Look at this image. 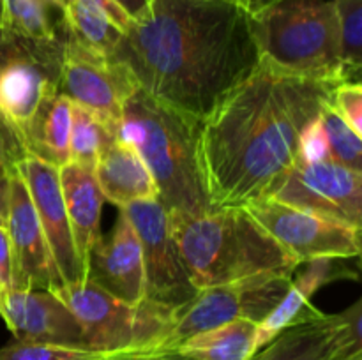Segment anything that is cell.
Here are the masks:
<instances>
[{"mask_svg": "<svg viewBox=\"0 0 362 360\" xmlns=\"http://www.w3.org/2000/svg\"><path fill=\"white\" fill-rule=\"evenodd\" d=\"M180 260L197 289L267 272L296 274L297 263L243 207L168 215Z\"/></svg>", "mask_w": 362, "mask_h": 360, "instance_id": "277c9868", "label": "cell"}, {"mask_svg": "<svg viewBox=\"0 0 362 360\" xmlns=\"http://www.w3.org/2000/svg\"><path fill=\"white\" fill-rule=\"evenodd\" d=\"M258 56L297 76L341 83L334 0H279L250 16Z\"/></svg>", "mask_w": 362, "mask_h": 360, "instance_id": "5b68a950", "label": "cell"}, {"mask_svg": "<svg viewBox=\"0 0 362 360\" xmlns=\"http://www.w3.org/2000/svg\"><path fill=\"white\" fill-rule=\"evenodd\" d=\"M336 83L257 64L202 120L198 162L212 207L262 200L296 164L303 131Z\"/></svg>", "mask_w": 362, "mask_h": 360, "instance_id": "6da1fadb", "label": "cell"}, {"mask_svg": "<svg viewBox=\"0 0 362 360\" xmlns=\"http://www.w3.org/2000/svg\"><path fill=\"white\" fill-rule=\"evenodd\" d=\"M7 235L13 251V289H57L60 279L27 186L14 166L7 175Z\"/></svg>", "mask_w": 362, "mask_h": 360, "instance_id": "5bb4252c", "label": "cell"}, {"mask_svg": "<svg viewBox=\"0 0 362 360\" xmlns=\"http://www.w3.org/2000/svg\"><path fill=\"white\" fill-rule=\"evenodd\" d=\"M94 173L105 200L119 208L133 201L158 200V186L144 159L131 145L117 138L103 148Z\"/></svg>", "mask_w": 362, "mask_h": 360, "instance_id": "ffe728a7", "label": "cell"}, {"mask_svg": "<svg viewBox=\"0 0 362 360\" xmlns=\"http://www.w3.org/2000/svg\"><path fill=\"white\" fill-rule=\"evenodd\" d=\"M101 360H191L179 349H145V352L112 353Z\"/></svg>", "mask_w": 362, "mask_h": 360, "instance_id": "d6a6232c", "label": "cell"}, {"mask_svg": "<svg viewBox=\"0 0 362 360\" xmlns=\"http://www.w3.org/2000/svg\"><path fill=\"white\" fill-rule=\"evenodd\" d=\"M69 2H71V0H60V4H62V6H67Z\"/></svg>", "mask_w": 362, "mask_h": 360, "instance_id": "ab89813d", "label": "cell"}, {"mask_svg": "<svg viewBox=\"0 0 362 360\" xmlns=\"http://www.w3.org/2000/svg\"><path fill=\"white\" fill-rule=\"evenodd\" d=\"M0 316L16 341L85 348L76 318L49 289H13L4 296Z\"/></svg>", "mask_w": 362, "mask_h": 360, "instance_id": "2e32d148", "label": "cell"}, {"mask_svg": "<svg viewBox=\"0 0 362 360\" xmlns=\"http://www.w3.org/2000/svg\"><path fill=\"white\" fill-rule=\"evenodd\" d=\"M53 292L76 318L85 348L105 353L168 349L173 307L147 299L131 306L90 279L59 286Z\"/></svg>", "mask_w": 362, "mask_h": 360, "instance_id": "8992f818", "label": "cell"}, {"mask_svg": "<svg viewBox=\"0 0 362 360\" xmlns=\"http://www.w3.org/2000/svg\"><path fill=\"white\" fill-rule=\"evenodd\" d=\"M329 104L362 136V85L361 81H341L331 92Z\"/></svg>", "mask_w": 362, "mask_h": 360, "instance_id": "f1b7e54d", "label": "cell"}, {"mask_svg": "<svg viewBox=\"0 0 362 360\" xmlns=\"http://www.w3.org/2000/svg\"><path fill=\"white\" fill-rule=\"evenodd\" d=\"M87 279L131 306H138L145 300L141 244L133 224L120 208L108 239L103 236L92 251Z\"/></svg>", "mask_w": 362, "mask_h": 360, "instance_id": "e0dca14e", "label": "cell"}, {"mask_svg": "<svg viewBox=\"0 0 362 360\" xmlns=\"http://www.w3.org/2000/svg\"><path fill=\"white\" fill-rule=\"evenodd\" d=\"M138 88L129 71L113 56L87 48L64 34L59 60V90L90 112L115 136L124 104Z\"/></svg>", "mask_w": 362, "mask_h": 360, "instance_id": "9c48e42d", "label": "cell"}, {"mask_svg": "<svg viewBox=\"0 0 362 360\" xmlns=\"http://www.w3.org/2000/svg\"><path fill=\"white\" fill-rule=\"evenodd\" d=\"M322 126L329 143V155L339 164L361 172L362 166V136L352 129L329 101L322 106Z\"/></svg>", "mask_w": 362, "mask_h": 360, "instance_id": "4316f807", "label": "cell"}, {"mask_svg": "<svg viewBox=\"0 0 362 360\" xmlns=\"http://www.w3.org/2000/svg\"><path fill=\"white\" fill-rule=\"evenodd\" d=\"M339 30L341 81H361L362 0H334Z\"/></svg>", "mask_w": 362, "mask_h": 360, "instance_id": "484cf974", "label": "cell"}, {"mask_svg": "<svg viewBox=\"0 0 362 360\" xmlns=\"http://www.w3.org/2000/svg\"><path fill=\"white\" fill-rule=\"evenodd\" d=\"M341 275H350V270H343L336 258H317V260L306 261V268L297 277L296 275L292 277V286L281 302L271 311V314L264 321L258 323L257 341H255L257 352L285 328L318 316L322 311L313 307L311 296L318 288Z\"/></svg>", "mask_w": 362, "mask_h": 360, "instance_id": "d6986e66", "label": "cell"}, {"mask_svg": "<svg viewBox=\"0 0 362 360\" xmlns=\"http://www.w3.org/2000/svg\"><path fill=\"white\" fill-rule=\"evenodd\" d=\"M64 23L81 44L113 56L133 18L115 0H71L64 6Z\"/></svg>", "mask_w": 362, "mask_h": 360, "instance_id": "44dd1931", "label": "cell"}, {"mask_svg": "<svg viewBox=\"0 0 362 360\" xmlns=\"http://www.w3.org/2000/svg\"><path fill=\"white\" fill-rule=\"evenodd\" d=\"M69 134L71 101L59 90L39 113L28 154L39 155L60 168L69 161Z\"/></svg>", "mask_w": 362, "mask_h": 360, "instance_id": "cb8c5ba5", "label": "cell"}, {"mask_svg": "<svg viewBox=\"0 0 362 360\" xmlns=\"http://www.w3.org/2000/svg\"><path fill=\"white\" fill-rule=\"evenodd\" d=\"M279 2V0H239V6L246 11L250 16H255V14L262 13L264 9L271 7L272 4Z\"/></svg>", "mask_w": 362, "mask_h": 360, "instance_id": "e575fe53", "label": "cell"}, {"mask_svg": "<svg viewBox=\"0 0 362 360\" xmlns=\"http://www.w3.org/2000/svg\"><path fill=\"white\" fill-rule=\"evenodd\" d=\"M243 208L299 265L317 258L346 260L361 254V228L357 226L267 198Z\"/></svg>", "mask_w": 362, "mask_h": 360, "instance_id": "30bf717a", "label": "cell"}, {"mask_svg": "<svg viewBox=\"0 0 362 360\" xmlns=\"http://www.w3.org/2000/svg\"><path fill=\"white\" fill-rule=\"evenodd\" d=\"M7 32H6V23H4V2L0 0V42L6 41Z\"/></svg>", "mask_w": 362, "mask_h": 360, "instance_id": "8d00e7d4", "label": "cell"}, {"mask_svg": "<svg viewBox=\"0 0 362 360\" xmlns=\"http://www.w3.org/2000/svg\"><path fill=\"white\" fill-rule=\"evenodd\" d=\"M4 23L11 37L35 46H59L66 34L60 0H2Z\"/></svg>", "mask_w": 362, "mask_h": 360, "instance_id": "7402d4cb", "label": "cell"}, {"mask_svg": "<svg viewBox=\"0 0 362 360\" xmlns=\"http://www.w3.org/2000/svg\"><path fill=\"white\" fill-rule=\"evenodd\" d=\"M7 196H9L7 176H0V228H6L7 224Z\"/></svg>", "mask_w": 362, "mask_h": 360, "instance_id": "d590c367", "label": "cell"}, {"mask_svg": "<svg viewBox=\"0 0 362 360\" xmlns=\"http://www.w3.org/2000/svg\"><path fill=\"white\" fill-rule=\"evenodd\" d=\"M354 360H362V356H357V359H354Z\"/></svg>", "mask_w": 362, "mask_h": 360, "instance_id": "b9f144b4", "label": "cell"}, {"mask_svg": "<svg viewBox=\"0 0 362 360\" xmlns=\"http://www.w3.org/2000/svg\"><path fill=\"white\" fill-rule=\"evenodd\" d=\"M127 14H129L133 20H138L145 14V11L148 9V2L151 0H115Z\"/></svg>", "mask_w": 362, "mask_h": 360, "instance_id": "836d02e7", "label": "cell"}, {"mask_svg": "<svg viewBox=\"0 0 362 360\" xmlns=\"http://www.w3.org/2000/svg\"><path fill=\"white\" fill-rule=\"evenodd\" d=\"M115 136L90 112L71 102L69 161L67 162L94 169L103 148Z\"/></svg>", "mask_w": 362, "mask_h": 360, "instance_id": "d4e9b609", "label": "cell"}, {"mask_svg": "<svg viewBox=\"0 0 362 360\" xmlns=\"http://www.w3.org/2000/svg\"><path fill=\"white\" fill-rule=\"evenodd\" d=\"M16 169L37 212L60 286L83 281L60 187L59 166L35 154H25L16 164Z\"/></svg>", "mask_w": 362, "mask_h": 360, "instance_id": "9a60e30c", "label": "cell"}, {"mask_svg": "<svg viewBox=\"0 0 362 360\" xmlns=\"http://www.w3.org/2000/svg\"><path fill=\"white\" fill-rule=\"evenodd\" d=\"M25 150L13 134V131L0 120V161L7 168H14L23 159Z\"/></svg>", "mask_w": 362, "mask_h": 360, "instance_id": "1f68e13d", "label": "cell"}, {"mask_svg": "<svg viewBox=\"0 0 362 360\" xmlns=\"http://www.w3.org/2000/svg\"><path fill=\"white\" fill-rule=\"evenodd\" d=\"M59 46H35L7 35L0 42V120L30 152L39 113L59 92Z\"/></svg>", "mask_w": 362, "mask_h": 360, "instance_id": "52a82bcc", "label": "cell"}, {"mask_svg": "<svg viewBox=\"0 0 362 360\" xmlns=\"http://www.w3.org/2000/svg\"><path fill=\"white\" fill-rule=\"evenodd\" d=\"M13 292V251L6 228H0V295Z\"/></svg>", "mask_w": 362, "mask_h": 360, "instance_id": "4dcf8cb0", "label": "cell"}, {"mask_svg": "<svg viewBox=\"0 0 362 360\" xmlns=\"http://www.w3.org/2000/svg\"><path fill=\"white\" fill-rule=\"evenodd\" d=\"M257 323L235 320L200 332L175 349L191 360H250L257 353Z\"/></svg>", "mask_w": 362, "mask_h": 360, "instance_id": "603a6c76", "label": "cell"}, {"mask_svg": "<svg viewBox=\"0 0 362 360\" xmlns=\"http://www.w3.org/2000/svg\"><path fill=\"white\" fill-rule=\"evenodd\" d=\"M120 210L127 215L141 244L145 299L173 309L189 302L198 289L191 284L180 260L165 207L158 200H144Z\"/></svg>", "mask_w": 362, "mask_h": 360, "instance_id": "7c38bea8", "label": "cell"}, {"mask_svg": "<svg viewBox=\"0 0 362 360\" xmlns=\"http://www.w3.org/2000/svg\"><path fill=\"white\" fill-rule=\"evenodd\" d=\"M0 314H2V295H0Z\"/></svg>", "mask_w": 362, "mask_h": 360, "instance_id": "60d3db41", "label": "cell"}, {"mask_svg": "<svg viewBox=\"0 0 362 360\" xmlns=\"http://www.w3.org/2000/svg\"><path fill=\"white\" fill-rule=\"evenodd\" d=\"M108 355L112 353L78 348V346L16 341V339L0 348V360H101Z\"/></svg>", "mask_w": 362, "mask_h": 360, "instance_id": "83f0119b", "label": "cell"}, {"mask_svg": "<svg viewBox=\"0 0 362 360\" xmlns=\"http://www.w3.org/2000/svg\"><path fill=\"white\" fill-rule=\"evenodd\" d=\"M293 274L267 272L226 284L198 289L189 302L175 307L166 348L175 349L186 339L235 320L260 323L292 286Z\"/></svg>", "mask_w": 362, "mask_h": 360, "instance_id": "ba28073f", "label": "cell"}, {"mask_svg": "<svg viewBox=\"0 0 362 360\" xmlns=\"http://www.w3.org/2000/svg\"><path fill=\"white\" fill-rule=\"evenodd\" d=\"M324 159H331V155H329V143L325 138L324 126H322L320 115H318L300 134L297 161L317 162L324 161Z\"/></svg>", "mask_w": 362, "mask_h": 360, "instance_id": "f546056e", "label": "cell"}, {"mask_svg": "<svg viewBox=\"0 0 362 360\" xmlns=\"http://www.w3.org/2000/svg\"><path fill=\"white\" fill-rule=\"evenodd\" d=\"M265 198L361 228L362 173L334 159L296 161Z\"/></svg>", "mask_w": 362, "mask_h": 360, "instance_id": "8fae6325", "label": "cell"}, {"mask_svg": "<svg viewBox=\"0 0 362 360\" xmlns=\"http://www.w3.org/2000/svg\"><path fill=\"white\" fill-rule=\"evenodd\" d=\"M202 120L158 101L140 87L124 104L115 138L144 159L168 215H200L212 203L198 162Z\"/></svg>", "mask_w": 362, "mask_h": 360, "instance_id": "3957f363", "label": "cell"}, {"mask_svg": "<svg viewBox=\"0 0 362 360\" xmlns=\"http://www.w3.org/2000/svg\"><path fill=\"white\" fill-rule=\"evenodd\" d=\"M60 187H62L64 203L67 219L76 247L83 281L88 275L90 254L101 235V212L105 196L99 189L98 179L92 168L66 162L59 168Z\"/></svg>", "mask_w": 362, "mask_h": 360, "instance_id": "ac0fdd59", "label": "cell"}, {"mask_svg": "<svg viewBox=\"0 0 362 360\" xmlns=\"http://www.w3.org/2000/svg\"><path fill=\"white\" fill-rule=\"evenodd\" d=\"M113 59L141 90L200 120L260 62L250 14L216 0H151Z\"/></svg>", "mask_w": 362, "mask_h": 360, "instance_id": "7a4b0ae2", "label": "cell"}, {"mask_svg": "<svg viewBox=\"0 0 362 360\" xmlns=\"http://www.w3.org/2000/svg\"><path fill=\"white\" fill-rule=\"evenodd\" d=\"M216 2H226V4H237L239 6V0H216ZM240 7V6H239Z\"/></svg>", "mask_w": 362, "mask_h": 360, "instance_id": "f35d334b", "label": "cell"}, {"mask_svg": "<svg viewBox=\"0 0 362 360\" xmlns=\"http://www.w3.org/2000/svg\"><path fill=\"white\" fill-rule=\"evenodd\" d=\"M11 169H13V168H7V166L4 164L2 161H0V176H7V175H9Z\"/></svg>", "mask_w": 362, "mask_h": 360, "instance_id": "74e56055", "label": "cell"}, {"mask_svg": "<svg viewBox=\"0 0 362 360\" xmlns=\"http://www.w3.org/2000/svg\"><path fill=\"white\" fill-rule=\"evenodd\" d=\"M362 302L339 314L292 325L262 346L250 360H354L362 356Z\"/></svg>", "mask_w": 362, "mask_h": 360, "instance_id": "4fadbf2b", "label": "cell"}]
</instances>
